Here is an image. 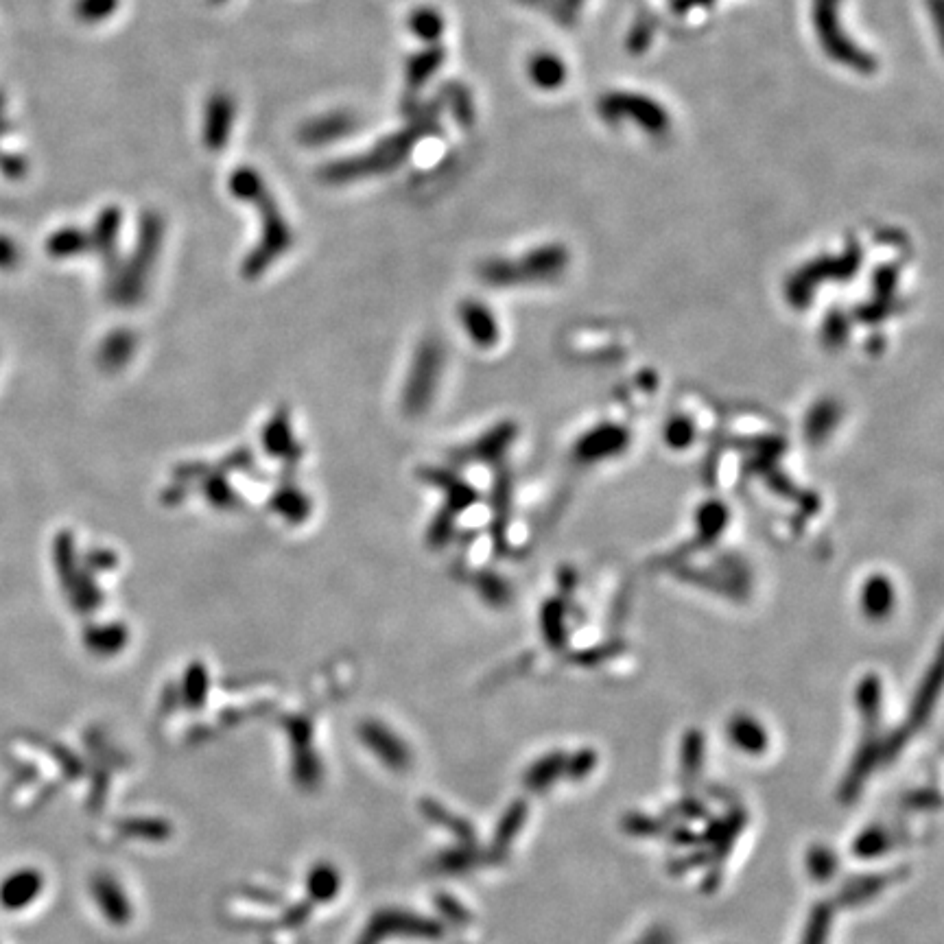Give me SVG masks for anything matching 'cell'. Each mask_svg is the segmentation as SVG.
I'll use <instances>...</instances> for the list:
<instances>
[{"mask_svg":"<svg viewBox=\"0 0 944 944\" xmlns=\"http://www.w3.org/2000/svg\"><path fill=\"white\" fill-rule=\"evenodd\" d=\"M837 7H840V0H816L813 20H816L820 44L824 46L826 55H831L844 66L855 68L859 73H872V68H877V62L866 51L855 46L853 40L846 38V33L840 25Z\"/></svg>","mask_w":944,"mask_h":944,"instance_id":"cell-3","label":"cell"},{"mask_svg":"<svg viewBox=\"0 0 944 944\" xmlns=\"http://www.w3.org/2000/svg\"><path fill=\"white\" fill-rule=\"evenodd\" d=\"M733 739L739 743L741 748H746V750H761L763 743H765V737H763L761 730H754V728L750 730V726L748 728L739 726L737 730H733Z\"/></svg>","mask_w":944,"mask_h":944,"instance_id":"cell-13","label":"cell"},{"mask_svg":"<svg viewBox=\"0 0 944 944\" xmlns=\"http://www.w3.org/2000/svg\"><path fill=\"white\" fill-rule=\"evenodd\" d=\"M359 127V116L348 110L326 112L300 127V143L306 147H326L350 136Z\"/></svg>","mask_w":944,"mask_h":944,"instance_id":"cell-6","label":"cell"},{"mask_svg":"<svg viewBox=\"0 0 944 944\" xmlns=\"http://www.w3.org/2000/svg\"><path fill=\"white\" fill-rule=\"evenodd\" d=\"M444 49L442 46H431V49L416 53L409 57L407 62V97H416L422 86L438 73V68L444 64Z\"/></svg>","mask_w":944,"mask_h":944,"instance_id":"cell-7","label":"cell"},{"mask_svg":"<svg viewBox=\"0 0 944 944\" xmlns=\"http://www.w3.org/2000/svg\"><path fill=\"white\" fill-rule=\"evenodd\" d=\"M118 3L121 0H79L77 16L84 22H90V25H97V22L108 20L114 14Z\"/></svg>","mask_w":944,"mask_h":944,"instance_id":"cell-11","label":"cell"},{"mask_svg":"<svg viewBox=\"0 0 944 944\" xmlns=\"http://www.w3.org/2000/svg\"><path fill=\"white\" fill-rule=\"evenodd\" d=\"M409 29L422 42H438L444 33V18L438 9L433 7H418L411 11Z\"/></svg>","mask_w":944,"mask_h":944,"instance_id":"cell-9","label":"cell"},{"mask_svg":"<svg viewBox=\"0 0 944 944\" xmlns=\"http://www.w3.org/2000/svg\"><path fill=\"white\" fill-rule=\"evenodd\" d=\"M400 112H405L409 118V125L400 132L383 138L372 151L361 153V156L344 158L337 162H330L320 171V180L326 184H350L365 180V177H374L381 173H389L403 164L418 140L440 134L438 112L440 103H422L416 97H405Z\"/></svg>","mask_w":944,"mask_h":944,"instance_id":"cell-1","label":"cell"},{"mask_svg":"<svg viewBox=\"0 0 944 944\" xmlns=\"http://www.w3.org/2000/svg\"><path fill=\"white\" fill-rule=\"evenodd\" d=\"M829 931V916H826V907H818L816 914L811 918V927L805 944H824V936Z\"/></svg>","mask_w":944,"mask_h":944,"instance_id":"cell-12","label":"cell"},{"mask_svg":"<svg viewBox=\"0 0 944 944\" xmlns=\"http://www.w3.org/2000/svg\"><path fill=\"white\" fill-rule=\"evenodd\" d=\"M599 112L606 121L615 123L623 116H630L636 125L643 127L649 134H663L669 129V114L665 108L643 97V94H632V92H610L599 103Z\"/></svg>","mask_w":944,"mask_h":944,"instance_id":"cell-4","label":"cell"},{"mask_svg":"<svg viewBox=\"0 0 944 944\" xmlns=\"http://www.w3.org/2000/svg\"><path fill=\"white\" fill-rule=\"evenodd\" d=\"M444 99L451 105V112L457 118V123L462 127H470L475 123V103H472V97L466 86L462 84H444Z\"/></svg>","mask_w":944,"mask_h":944,"instance_id":"cell-10","label":"cell"},{"mask_svg":"<svg viewBox=\"0 0 944 944\" xmlns=\"http://www.w3.org/2000/svg\"><path fill=\"white\" fill-rule=\"evenodd\" d=\"M811 864H818V868H813V875L820 877V879H829L833 868H835V859H833L831 853H826L822 848L820 853H816L811 857Z\"/></svg>","mask_w":944,"mask_h":944,"instance_id":"cell-14","label":"cell"},{"mask_svg":"<svg viewBox=\"0 0 944 944\" xmlns=\"http://www.w3.org/2000/svg\"><path fill=\"white\" fill-rule=\"evenodd\" d=\"M236 118V101L230 92L217 90L206 101L204 110V145L210 151H221L230 143Z\"/></svg>","mask_w":944,"mask_h":944,"instance_id":"cell-5","label":"cell"},{"mask_svg":"<svg viewBox=\"0 0 944 944\" xmlns=\"http://www.w3.org/2000/svg\"><path fill=\"white\" fill-rule=\"evenodd\" d=\"M566 64L553 53H538L529 62V77L540 90H558L566 81Z\"/></svg>","mask_w":944,"mask_h":944,"instance_id":"cell-8","label":"cell"},{"mask_svg":"<svg viewBox=\"0 0 944 944\" xmlns=\"http://www.w3.org/2000/svg\"><path fill=\"white\" fill-rule=\"evenodd\" d=\"M210 3H217V5H219V3H223V0H210Z\"/></svg>","mask_w":944,"mask_h":944,"instance_id":"cell-15","label":"cell"},{"mask_svg":"<svg viewBox=\"0 0 944 944\" xmlns=\"http://www.w3.org/2000/svg\"><path fill=\"white\" fill-rule=\"evenodd\" d=\"M230 191L236 199H243V202H250L258 208L265 223V236H263V245L252 254L250 263L247 267L250 269H263L271 258L282 254L291 243V232L285 217L276 204L274 195L267 188L265 180L256 169L252 167H239L230 175Z\"/></svg>","mask_w":944,"mask_h":944,"instance_id":"cell-2","label":"cell"}]
</instances>
